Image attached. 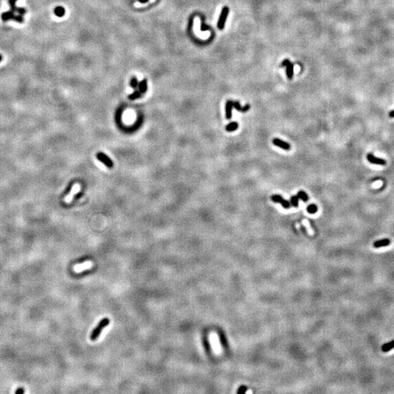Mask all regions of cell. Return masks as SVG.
<instances>
[{
  "label": "cell",
  "instance_id": "cell-1",
  "mask_svg": "<svg viewBox=\"0 0 394 394\" xmlns=\"http://www.w3.org/2000/svg\"><path fill=\"white\" fill-rule=\"evenodd\" d=\"M110 318H108V317H104L103 319H102V320L99 321V323H98V325L93 329L92 332H91V335H90V339H91L92 342L96 341L98 338V337L100 336V334H101L103 329H104L105 327L108 326L110 324Z\"/></svg>",
  "mask_w": 394,
  "mask_h": 394
},
{
  "label": "cell",
  "instance_id": "cell-2",
  "mask_svg": "<svg viewBox=\"0 0 394 394\" xmlns=\"http://www.w3.org/2000/svg\"><path fill=\"white\" fill-rule=\"evenodd\" d=\"M210 342L213 350L216 355H220L222 352L221 345L220 343V339L218 334L215 332H212L210 334Z\"/></svg>",
  "mask_w": 394,
  "mask_h": 394
},
{
  "label": "cell",
  "instance_id": "cell-3",
  "mask_svg": "<svg viewBox=\"0 0 394 394\" xmlns=\"http://www.w3.org/2000/svg\"><path fill=\"white\" fill-rule=\"evenodd\" d=\"M2 21H9V20H13V21L18 22V23H23V16H21V15L20 14L16 15L15 14V12H13V11L3 13L2 14Z\"/></svg>",
  "mask_w": 394,
  "mask_h": 394
},
{
  "label": "cell",
  "instance_id": "cell-4",
  "mask_svg": "<svg viewBox=\"0 0 394 394\" xmlns=\"http://www.w3.org/2000/svg\"><path fill=\"white\" fill-rule=\"evenodd\" d=\"M229 12V9L228 7H224L223 9H222L221 13H220V18H219L218 21V28L220 30L223 29L224 27H225L226 22L227 18H228Z\"/></svg>",
  "mask_w": 394,
  "mask_h": 394
},
{
  "label": "cell",
  "instance_id": "cell-5",
  "mask_svg": "<svg viewBox=\"0 0 394 394\" xmlns=\"http://www.w3.org/2000/svg\"><path fill=\"white\" fill-rule=\"evenodd\" d=\"M96 158L98 159V161L102 162L108 168H112L113 166V163L111 159L108 156L103 153H98L97 155H96Z\"/></svg>",
  "mask_w": 394,
  "mask_h": 394
},
{
  "label": "cell",
  "instance_id": "cell-6",
  "mask_svg": "<svg viewBox=\"0 0 394 394\" xmlns=\"http://www.w3.org/2000/svg\"><path fill=\"white\" fill-rule=\"evenodd\" d=\"M272 143L274 144L275 146L277 147H279L280 148L283 149L285 150H290V145L288 142H285V141L280 140L278 138H274L272 140Z\"/></svg>",
  "mask_w": 394,
  "mask_h": 394
},
{
  "label": "cell",
  "instance_id": "cell-7",
  "mask_svg": "<svg viewBox=\"0 0 394 394\" xmlns=\"http://www.w3.org/2000/svg\"><path fill=\"white\" fill-rule=\"evenodd\" d=\"M18 0H8V3H9L10 6H11V11H13V12H18L20 15L21 16H23L25 13H26V10L25 8H18L16 5V3Z\"/></svg>",
  "mask_w": 394,
  "mask_h": 394
},
{
  "label": "cell",
  "instance_id": "cell-8",
  "mask_svg": "<svg viewBox=\"0 0 394 394\" xmlns=\"http://www.w3.org/2000/svg\"><path fill=\"white\" fill-rule=\"evenodd\" d=\"M234 108L233 101L228 100L226 104V118L229 120L232 117V109Z\"/></svg>",
  "mask_w": 394,
  "mask_h": 394
},
{
  "label": "cell",
  "instance_id": "cell-9",
  "mask_svg": "<svg viewBox=\"0 0 394 394\" xmlns=\"http://www.w3.org/2000/svg\"><path fill=\"white\" fill-rule=\"evenodd\" d=\"M367 159L369 162L372 163V164H380V165H385L386 164V161L384 159H379V158H376L374 157L372 154H368L367 156Z\"/></svg>",
  "mask_w": 394,
  "mask_h": 394
},
{
  "label": "cell",
  "instance_id": "cell-10",
  "mask_svg": "<svg viewBox=\"0 0 394 394\" xmlns=\"http://www.w3.org/2000/svg\"><path fill=\"white\" fill-rule=\"evenodd\" d=\"M390 244V240L389 239H383L380 240L376 241L374 242L373 246L375 248H380L382 247H386Z\"/></svg>",
  "mask_w": 394,
  "mask_h": 394
},
{
  "label": "cell",
  "instance_id": "cell-11",
  "mask_svg": "<svg viewBox=\"0 0 394 394\" xmlns=\"http://www.w3.org/2000/svg\"><path fill=\"white\" fill-rule=\"evenodd\" d=\"M233 105H234V108L237 110V111L241 112V113H245V112H247L250 108V105H246L244 107H242L239 104V102L238 101H235L233 102Z\"/></svg>",
  "mask_w": 394,
  "mask_h": 394
},
{
  "label": "cell",
  "instance_id": "cell-12",
  "mask_svg": "<svg viewBox=\"0 0 394 394\" xmlns=\"http://www.w3.org/2000/svg\"><path fill=\"white\" fill-rule=\"evenodd\" d=\"M393 348H394V339L393 340L390 341V342L385 343V344H383L381 347V350L383 353H387L391 350L393 349Z\"/></svg>",
  "mask_w": 394,
  "mask_h": 394
},
{
  "label": "cell",
  "instance_id": "cell-13",
  "mask_svg": "<svg viewBox=\"0 0 394 394\" xmlns=\"http://www.w3.org/2000/svg\"><path fill=\"white\" fill-rule=\"evenodd\" d=\"M293 64L291 62L286 66V74L289 80H291L293 76Z\"/></svg>",
  "mask_w": 394,
  "mask_h": 394
},
{
  "label": "cell",
  "instance_id": "cell-14",
  "mask_svg": "<svg viewBox=\"0 0 394 394\" xmlns=\"http://www.w3.org/2000/svg\"><path fill=\"white\" fill-rule=\"evenodd\" d=\"M238 128H239V124L237 122H232V123H229V124L226 126V130L228 132H233L235 130H237Z\"/></svg>",
  "mask_w": 394,
  "mask_h": 394
},
{
  "label": "cell",
  "instance_id": "cell-15",
  "mask_svg": "<svg viewBox=\"0 0 394 394\" xmlns=\"http://www.w3.org/2000/svg\"><path fill=\"white\" fill-rule=\"evenodd\" d=\"M138 88H139V91H140L141 93H145L147 88V80H143L142 81H141V82L139 83Z\"/></svg>",
  "mask_w": 394,
  "mask_h": 394
},
{
  "label": "cell",
  "instance_id": "cell-16",
  "mask_svg": "<svg viewBox=\"0 0 394 394\" xmlns=\"http://www.w3.org/2000/svg\"><path fill=\"white\" fill-rule=\"evenodd\" d=\"M54 13L55 15L58 17H62L64 16V13H65V10L63 7H56V8L54 9Z\"/></svg>",
  "mask_w": 394,
  "mask_h": 394
},
{
  "label": "cell",
  "instance_id": "cell-17",
  "mask_svg": "<svg viewBox=\"0 0 394 394\" xmlns=\"http://www.w3.org/2000/svg\"><path fill=\"white\" fill-rule=\"evenodd\" d=\"M271 201L274 202V203H280L282 204L283 202L284 201L285 199H283L282 196H280L279 194H274L271 196Z\"/></svg>",
  "mask_w": 394,
  "mask_h": 394
},
{
  "label": "cell",
  "instance_id": "cell-18",
  "mask_svg": "<svg viewBox=\"0 0 394 394\" xmlns=\"http://www.w3.org/2000/svg\"><path fill=\"white\" fill-rule=\"evenodd\" d=\"M297 196H298L299 199H302V201L305 202H306L308 201V199H309L308 195L307 194V193H305V192L303 191H299L298 193H297Z\"/></svg>",
  "mask_w": 394,
  "mask_h": 394
},
{
  "label": "cell",
  "instance_id": "cell-19",
  "mask_svg": "<svg viewBox=\"0 0 394 394\" xmlns=\"http://www.w3.org/2000/svg\"><path fill=\"white\" fill-rule=\"evenodd\" d=\"M290 205L294 208H297L299 205V197L298 196H293L290 197Z\"/></svg>",
  "mask_w": 394,
  "mask_h": 394
},
{
  "label": "cell",
  "instance_id": "cell-20",
  "mask_svg": "<svg viewBox=\"0 0 394 394\" xmlns=\"http://www.w3.org/2000/svg\"><path fill=\"white\" fill-rule=\"evenodd\" d=\"M307 212L310 214H315L317 211V207L315 205H310L307 207Z\"/></svg>",
  "mask_w": 394,
  "mask_h": 394
},
{
  "label": "cell",
  "instance_id": "cell-21",
  "mask_svg": "<svg viewBox=\"0 0 394 394\" xmlns=\"http://www.w3.org/2000/svg\"><path fill=\"white\" fill-rule=\"evenodd\" d=\"M140 96H141V92H140V91L136 90L135 92H134L133 93H132V94H130L129 96V99H131V100H135V99H136V98H140Z\"/></svg>",
  "mask_w": 394,
  "mask_h": 394
},
{
  "label": "cell",
  "instance_id": "cell-22",
  "mask_svg": "<svg viewBox=\"0 0 394 394\" xmlns=\"http://www.w3.org/2000/svg\"><path fill=\"white\" fill-rule=\"evenodd\" d=\"M79 189H80V187H79V186H74V188H72V192H71V193H69V196H68V197H67V199H66V201H67H67H69V200H70L71 199H72V197L73 196V195H74L75 193H77V192L78 191H79Z\"/></svg>",
  "mask_w": 394,
  "mask_h": 394
},
{
  "label": "cell",
  "instance_id": "cell-23",
  "mask_svg": "<svg viewBox=\"0 0 394 394\" xmlns=\"http://www.w3.org/2000/svg\"><path fill=\"white\" fill-rule=\"evenodd\" d=\"M130 86H131V87L135 88V89H137V87H138V86H139L138 80H137V79L135 77H133L132 78V79H131Z\"/></svg>",
  "mask_w": 394,
  "mask_h": 394
},
{
  "label": "cell",
  "instance_id": "cell-24",
  "mask_svg": "<svg viewBox=\"0 0 394 394\" xmlns=\"http://www.w3.org/2000/svg\"><path fill=\"white\" fill-rule=\"evenodd\" d=\"M24 392H25L24 388H18L16 390V391H15V393H16V394H23V393H24Z\"/></svg>",
  "mask_w": 394,
  "mask_h": 394
},
{
  "label": "cell",
  "instance_id": "cell-25",
  "mask_svg": "<svg viewBox=\"0 0 394 394\" xmlns=\"http://www.w3.org/2000/svg\"><path fill=\"white\" fill-rule=\"evenodd\" d=\"M289 63H290L289 59H285V60L283 61L281 64V67H286Z\"/></svg>",
  "mask_w": 394,
  "mask_h": 394
},
{
  "label": "cell",
  "instance_id": "cell-26",
  "mask_svg": "<svg viewBox=\"0 0 394 394\" xmlns=\"http://www.w3.org/2000/svg\"><path fill=\"white\" fill-rule=\"evenodd\" d=\"M390 115V118H394V110H393V111L390 112V115Z\"/></svg>",
  "mask_w": 394,
  "mask_h": 394
},
{
  "label": "cell",
  "instance_id": "cell-27",
  "mask_svg": "<svg viewBox=\"0 0 394 394\" xmlns=\"http://www.w3.org/2000/svg\"><path fill=\"white\" fill-rule=\"evenodd\" d=\"M138 1L141 3H145L147 2H148V0H138Z\"/></svg>",
  "mask_w": 394,
  "mask_h": 394
},
{
  "label": "cell",
  "instance_id": "cell-28",
  "mask_svg": "<svg viewBox=\"0 0 394 394\" xmlns=\"http://www.w3.org/2000/svg\"><path fill=\"white\" fill-rule=\"evenodd\" d=\"M246 393H252V391H251V390H249V391H247Z\"/></svg>",
  "mask_w": 394,
  "mask_h": 394
},
{
  "label": "cell",
  "instance_id": "cell-29",
  "mask_svg": "<svg viewBox=\"0 0 394 394\" xmlns=\"http://www.w3.org/2000/svg\"><path fill=\"white\" fill-rule=\"evenodd\" d=\"M2 60V56L0 55V62H1Z\"/></svg>",
  "mask_w": 394,
  "mask_h": 394
}]
</instances>
